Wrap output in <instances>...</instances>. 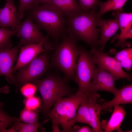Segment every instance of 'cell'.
Listing matches in <instances>:
<instances>
[{
  "instance_id": "obj_34",
  "label": "cell",
  "mask_w": 132,
  "mask_h": 132,
  "mask_svg": "<svg viewBox=\"0 0 132 132\" xmlns=\"http://www.w3.org/2000/svg\"><path fill=\"white\" fill-rule=\"evenodd\" d=\"M9 92V87L7 86L0 88V93L7 94ZM0 106H3V104L0 101Z\"/></svg>"
},
{
  "instance_id": "obj_25",
  "label": "cell",
  "mask_w": 132,
  "mask_h": 132,
  "mask_svg": "<svg viewBox=\"0 0 132 132\" xmlns=\"http://www.w3.org/2000/svg\"><path fill=\"white\" fill-rule=\"evenodd\" d=\"M0 106V132H4L12 123L20 121L19 118L11 117L4 111Z\"/></svg>"
},
{
  "instance_id": "obj_18",
  "label": "cell",
  "mask_w": 132,
  "mask_h": 132,
  "mask_svg": "<svg viewBox=\"0 0 132 132\" xmlns=\"http://www.w3.org/2000/svg\"><path fill=\"white\" fill-rule=\"evenodd\" d=\"M88 107L91 119V126L92 132H103L104 131L100 126V113L101 108L100 105L97 103V99L100 95L97 92L88 93Z\"/></svg>"
},
{
  "instance_id": "obj_29",
  "label": "cell",
  "mask_w": 132,
  "mask_h": 132,
  "mask_svg": "<svg viewBox=\"0 0 132 132\" xmlns=\"http://www.w3.org/2000/svg\"><path fill=\"white\" fill-rule=\"evenodd\" d=\"M78 2L84 12H87L93 8L100 1L99 0H78Z\"/></svg>"
},
{
  "instance_id": "obj_2",
  "label": "cell",
  "mask_w": 132,
  "mask_h": 132,
  "mask_svg": "<svg viewBox=\"0 0 132 132\" xmlns=\"http://www.w3.org/2000/svg\"><path fill=\"white\" fill-rule=\"evenodd\" d=\"M98 5L87 12L66 17L67 32L77 40L83 41L92 48L99 49L100 30L97 28L100 18L98 14Z\"/></svg>"
},
{
  "instance_id": "obj_3",
  "label": "cell",
  "mask_w": 132,
  "mask_h": 132,
  "mask_svg": "<svg viewBox=\"0 0 132 132\" xmlns=\"http://www.w3.org/2000/svg\"><path fill=\"white\" fill-rule=\"evenodd\" d=\"M61 40L54 47L50 57V65L61 71L67 81L74 80L80 48L77 46V40L67 33Z\"/></svg>"
},
{
  "instance_id": "obj_8",
  "label": "cell",
  "mask_w": 132,
  "mask_h": 132,
  "mask_svg": "<svg viewBox=\"0 0 132 132\" xmlns=\"http://www.w3.org/2000/svg\"><path fill=\"white\" fill-rule=\"evenodd\" d=\"M50 56L49 51L43 52L19 69L17 76L18 82L21 84L31 82L42 76L51 65Z\"/></svg>"
},
{
  "instance_id": "obj_33",
  "label": "cell",
  "mask_w": 132,
  "mask_h": 132,
  "mask_svg": "<svg viewBox=\"0 0 132 132\" xmlns=\"http://www.w3.org/2000/svg\"><path fill=\"white\" fill-rule=\"evenodd\" d=\"M51 0H33L32 6L40 5L41 4L47 3Z\"/></svg>"
},
{
  "instance_id": "obj_22",
  "label": "cell",
  "mask_w": 132,
  "mask_h": 132,
  "mask_svg": "<svg viewBox=\"0 0 132 132\" xmlns=\"http://www.w3.org/2000/svg\"><path fill=\"white\" fill-rule=\"evenodd\" d=\"M49 119L45 120L41 123H26L20 121L14 122L13 125L10 128L6 129L4 132H38L41 125L48 121Z\"/></svg>"
},
{
  "instance_id": "obj_6",
  "label": "cell",
  "mask_w": 132,
  "mask_h": 132,
  "mask_svg": "<svg viewBox=\"0 0 132 132\" xmlns=\"http://www.w3.org/2000/svg\"><path fill=\"white\" fill-rule=\"evenodd\" d=\"M77 62L74 80L77 84V92L88 94L93 75L97 67L89 52L82 47Z\"/></svg>"
},
{
  "instance_id": "obj_24",
  "label": "cell",
  "mask_w": 132,
  "mask_h": 132,
  "mask_svg": "<svg viewBox=\"0 0 132 132\" xmlns=\"http://www.w3.org/2000/svg\"><path fill=\"white\" fill-rule=\"evenodd\" d=\"M16 34V31L11 29L0 27V49L8 46L12 47V44L10 38Z\"/></svg>"
},
{
  "instance_id": "obj_28",
  "label": "cell",
  "mask_w": 132,
  "mask_h": 132,
  "mask_svg": "<svg viewBox=\"0 0 132 132\" xmlns=\"http://www.w3.org/2000/svg\"><path fill=\"white\" fill-rule=\"evenodd\" d=\"M23 102L25 108L32 110H38L41 104L40 98L34 96L27 98Z\"/></svg>"
},
{
  "instance_id": "obj_12",
  "label": "cell",
  "mask_w": 132,
  "mask_h": 132,
  "mask_svg": "<svg viewBox=\"0 0 132 132\" xmlns=\"http://www.w3.org/2000/svg\"><path fill=\"white\" fill-rule=\"evenodd\" d=\"M44 44V43L42 42L21 47L17 62L13 67L12 72L28 64L41 53L48 51L43 48Z\"/></svg>"
},
{
  "instance_id": "obj_15",
  "label": "cell",
  "mask_w": 132,
  "mask_h": 132,
  "mask_svg": "<svg viewBox=\"0 0 132 132\" xmlns=\"http://www.w3.org/2000/svg\"><path fill=\"white\" fill-rule=\"evenodd\" d=\"M114 107L113 111L109 120H103L100 122V127L104 132H123L120 127L126 113L122 106L117 105Z\"/></svg>"
},
{
  "instance_id": "obj_4",
  "label": "cell",
  "mask_w": 132,
  "mask_h": 132,
  "mask_svg": "<svg viewBox=\"0 0 132 132\" xmlns=\"http://www.w3.org/2000/svg\"><path fill=\"white\" fill-rule=\"evenodd\" d=\"M68 81L58 74L52 72L48 73L44 78L31 82L36 86L41 96L44 114L47 115L59 98L74 94Z\"/></svg>"
},
{
  "instance_id": "obj_20",
  "label": "cell",
  "mask_w": 132,
  "mask_h": 132,
  "mask_svg": "<svg viewBox=\"0 0 132 132\" xmlns=\"http://www.w3.org/2000/svg\"><path fill=\"white\" fill-rule=\"evenodd\" d=\"M128 0H108L104 2L99 1L98 4L99 7L98 16L101 18L103 14L111 10H120L123 12V7Z\"/></svg>"
},
{
  "instance_id": "obj_7",
  "label": "cell",
  "mask_w": 132,
  "mask_h": 132,
  "mask_svg": "<svg viewBox=\"0 0 132 132\" xmlns=\"http://www.w3.org/2000/svg\"><path fill=\"white\" fill-rule=\"evenodd\" d=\"M17 37L20 38V42L22 45L44 43V48L48 51L54 50V45L47 35L45 36L43 34L40 29L30 18L27 17L25 20L21 22L15 30Z\"/></svg>"
},
{
  "instance_id": "obj_17",
  "label": "cell",
  "mask_w": 132,
  "mask_h": 132,
  "mask_svg": "<svg viewBox=\"0 0 132 132\" xmlns=\"http://www.w3.org/2000/svg\"><path fill=\"white\" fill-rule=\"evenodd\" d=\"M112 15L118 20L121 33L113 38L111 42L112 43L115 40L118 39L119 40L115 44V46L117 47H122L123 40L125 35L132 28V13H125L120 10H115L112 12Z\"/></svg>"
},
{
  "instance_id": "obj_5",
  "label": "cell",
  "mask_w": 132,
  "mask_h": 132,
  "mask_svg": "<svg viewBox=\"0 0 132 132\" xmlns=\"http://www.w3.org/2000/svg\"><path fill=\"white\" fill-rule=\"evenodd\" d=\"M88 94L77 92L65 98L58 99L47 115L52 122L60 124L62 132H73L74 119L77 109L84 98Z\"/></svg>"
},
{
  "instance_id": "obj_14",
  "label": "cell",
  "mask_w": 132,
  "mask_h": 132,
  "mask_svg": "<svg viewBox=\"0 0 132 132\" xmlns=\"http://www.w3.org/2000/svg\"><path fill=\"white\" fill-rule=\"evenodd\" d=\"M111 100L107 102L100 99L99 101L102 110L104 112L108 111H111L114 106L121 104L132 103V85H127L119 89L118 93Z\"/></svg>"
},
{
  "instance_id": "obj_13",
  "label": "cell",
  "mask_w": 132,
  "mask_h": 132,
  "mask_svg": "<svg viewBox=\"0 0 132 132\" xmlns=\"http://www.w3.org/2000/svg\"><path fill=\"white\" fill-rule=\"evenodd\" d=\"M97 26L100 28L99 50L103 52L106 44L120 29V26L118 19L115 18L114 19L105 20L100 18L98 21Z\"/></svg>"
},
{
  "instance_id": "obj_10",
  "label": "cell",
  "mask_w": 132,
  "mask_h": 132,
  "mask_svg": "<svg viewBox=\"0 0 132 132\" xmlns=\"http://www.w3.org/2000/svg\"><path fill=\"white\" fill-rule=\"evenodd\" d=\"M119 79L98 66L92 76L88 94L101 91L110 92L115 95L118 93L119 89L115 87V82Z\"/></svg>"
},
{
  "instance_id": "obj_21",
  "label": "cell",
  "mask_w": 132,
  "mask_h": 132,
  "mask_svg": "<svg viewBox=\"0 0 132 132\" xmlns=\"http://www.w3.org/2000/svg\"><path fill=\"white\" fill-rule=\"evenodd\" d=\"M88 96L84 98L77 109L74 119V123L78 122L91 126V119L88 105Z\"/></svg>"
},
{
  "instance_id": "obj_1",
  "label": "cell",
  "mask_w": 132,
  "mask_h": 132,
  "mask_svg": "<svg viewBox=\"0 0 132 132\" xmlns=\"http://www.w3.org/2000/svg\"><path fill=\"white\" fill-rule=\"evenodd\" d=\"M25 12L27 17L46 32L54 47L67 33L66 18L60 11L51 5L44 3L31 6Z\"/></svg>"
},
{
  "instance_id": "obj_9",
  "label": "cell",
  "mask_w": 132,
  "mask_h": 132,
  "mask_svg": "<svg viewBox=\"0 0 132 132\" xmlns=\"http://www.w3.org/2000/svg\"><path fill=\"white\" fill-rule=\"evenodd\" d=\"M96 64L109 73L120 79H126L132 81L131 74L124 71L119 62L103 52H100L97 48H92L90 52Z\"/></svg>"
},
{
  "instance_id": "obj_36",
  "label": "cell",
  "mask_w": 132,
  "mask_h": 132,
  "mask_svg": "<svg viewBox=\"0 0 132 132\" xmlns=\"http://www.w3.org/2000/svg\"><path fill=\"white\" fill-rule=\"evenodd\" d=\"M1 10V9H0V14Z\"/></svg>"
},
{
  "instance_id": "obj_30",
  "label": "cell",
  "mask_w": 132,
  "mask_h": 132,
  "mask_svg": "<svg viewBox=\"0 0 132 132\" xmlns=\"http://www.w3.org/2000/svg\"><path fill=\"white\" fill-rule=\"evenodd\" d=\"M114 58L120 62L125 59L132 57V48H128L123 49L121 51L115 53Z\"/></svg>"
},
{
  "instance_id": "obj_26",
  "label": "cell",
  "mask_w": 132,
  "mask_h": 132,
  "mask_svg": "<svg viewBox=\"0 0 132 132\" xmlns=\"http://www.w3.org/2000/svg\"><path fill=\"white\" fill-rule=\"evenodd\" d=\"M33 0H20L19 10L17 11L16 20L18 24L23 19L25 11L32 5Z\"/></svg>"
},
{
  "instance_id": "obj_16",
  "label": "cell",
  "mask_w": 132,
  "mask_h": 132,
  "mask_svg": "<svg viewBox=\"0 0 132 132\" xmlns=\"http://www.w3.org/2000/svg\"><path fill=\"white\" fill-rule=\"evenodd\" d=\"M4 7L1 9L0 14V26L10 27L15 31L19 26L16 20L17 12L16 7L14 5L13 0H6Z\"/></svg>"
},
{
  "instance_id": "obj_31",
  "label": "cell",
  "mask_w": 132,
  "mask_h": 132,
  "mask_svg": "<svg viewBox=\"0 0 132 132\" xmlns=\"http://www.w3.org/2000/svg\"><path fill=\"white\" fill-rule=\"evenodd\" d=\"M119 62L122 68L128 71L131 70L132 67V57L125 59Z\"/></svg>"
},
{
  "instance_id": "obj_11",
  "label": "cell",
  "mask_w": 132,
  "mask_h": 132,
  "mask_svg": "<svg viewBox=\"0 0 132 132\" xmlns=\"http://www.w3.org/2000/svg\"><path fill=\"white\" fill-rule=\"evenodd\" d=\"M22 44L19 42L15 47L8 46L0 49V76H5L10 83H15L12 75L13 66L17 60V54Z\"/></svg>"
},
{
  "instance_id": "obj_23",
  "label": "cell",
  "mask_w": 132,
  "mask_h": 132,
  "mask_svg": "<svg viewBox=\"0 0 132 132\" xmlns=\"http://www.w3.org/2000/svg\"><path fill=\"white\" fill-rule=\"evenodd\" d=\"M39 111L37 110H32L24 108L20 112L19 121L26 123H38Z\"/></svg>"
},
{
  "instance_id": "obj_32",
  "label": "cell",
  "mask_w": 132,
  "mask_h": 132,
  "mask_svg": "<svg viewBox=\"0 0 132 132\" xmlns=\"http://www.w3.org/2000/svg\"><path fill=\"white\" fill-rule=\"evenodd\" d=\"M73 132H92V128L88 126L81 127L78 125H77L73 127Z\"/></svg>"
},
{
  "instance_id": "obj_27",
  "label": "cell",
  "mask_w": 132,
  "mask_h": 132,
  "mask_svg": "<svg viewBox=\"0 0 132 132\" xmlns=\"http://www.w3.org/2000/svg\"><path fill=\"white\" fill-rule=\"evenodd\" d=\"M37 89V87L34 84L28 82L24 84L21 89V91L24 96L28 98L33 96Z\"/></svg>"
},
{
  "instance_id": "obj_19",
  "label": "cell",
  "mask_w": 132,
  "mask_h": 132,
  "mask_svg": "<svg viewBox=\"0 0 132 132\" xmlns=\"http://www.w3.org/2000/svg\"><path fill=\"white\" fill-rule=\"evenodd\" d=\"M47 3L56 8L66 17L83 12L77 0H51Z\"/></svg>"
},
{
  "instance_id": "obj_35",
  "label": "cell",
  "mask_w": 132,
  "mask_h": 132,
  "mask_svg": "<svg viewBox=\"0 0 132 132\" xmlns=\"http://www.w3.org/2000/svg\"><path fill=\"white\" fill-rule=\"evenodd\" d=\"M58 124L52 122V132H60Z\"/></svg>"
}]
</instances>
